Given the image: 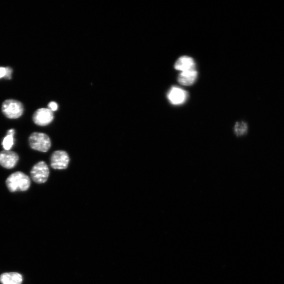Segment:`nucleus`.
Listing matches in <instances>:
<instances>
[{"label":"nucleus","instance_id":"1","mask_svg":"<svg viewBox=\"0 0 284 284\" xmlns=\"http://www.w3.org/2000/svg\"><path fill=\"white\" fill-rule=\"evenodd\" d=\"M6 185L11 192L24 191L30 188L31 181L29 176L24 173L17 172L7 178Z\"/></svg>","mask_w":284,"mask_h":284},{"label":"nucleus","instance_id":"2","mask_svg":"<svg viewBox=\"0 0 284 284\" xmlns=\"http://www.w3.org/2000/svg\"><path fill=\"white\" fill-rule=\"evenodd\" d=\"M29 141L31 148L42 152H48L51 147L49 136L43 133H33L30 135Z\"/></svg>","mask_w":284,"mask_h":284},{"label":"nucleus","instance_id":"3","mask_svg":"<svg viewBox=\"0 0 284 284\" xmlns=\"http://www.w3.org/2000/svg\"><path fill=\"white\" fill-rule=\"evenodd\" d=\"M2 111L4 116L9 119H14L20 118L24 109L22 103L15 99H7L2 106Z\"/></svg>","mask_w":284,"mask_h":284},{"label":"nucleus","instance_id":"4","mask_svg":"<svg viewBox=\"0 0 284 284\" xmlns=\"http://www.w3.org/2000/svg\"><path fill=\"white\" fill-rule=\"evenodd\" d=\"M49 174V167L43 161H40L36 163L31 171V176L32 180L38 184H42L47 182Z\"/></svg>","mask_w":284,"mask_h":284},{"label":"nucleus","instance_id":"5","mask_svg":"<svg viewBox=\"0 0 284 284\" xmlns=\"http://www.w3.org/2000/svg\"><path fill=\"white\" fill-rule=\"evenodd\" d=\"M70 158L67 153L63 151L54 152L51 158V166L56 170H63L67 167Z\"/></svg>","mask_w":284,"mask_h":284},{"label":"nucleus","instance_id":"6","mask_svg":"<svg viewBox=\"0 0 284 284\" xmlns=\"http://www.w3.org/2000/svg\"><path fill=\"white\" fill-rule=\"evenodd\" d=\"M54 119V115L49 109L37 110L33 114V120L37 126H44L51 124Z\"/></svg>","mask_w":284,"mask_h":284},{"label":"nucleus","instance_id":"7","mask_svg":"<svg viewBox=\"0 0 284 284\" xmlns=\"http://www.w3.org/2000/svg\"><path fill=\"white\" fill-rule=\"evenodd\" d=\"M19 157L17 153L10 151L0 152V165L7 168H14L18 162Z\"/></svg>","mask_w":284,"mask_h":284},{"label":"nucleus","instance_id":"8","mask_svg":"<svg viewBox=\"0 0 284 284\" xmlns=\"http://www.w3.org/2000/svg\"><path fill=\"white\" fill-rule=\"evenodd\" d=\"M168 100L174 105H180L185 102L188 97L187 92L183 89L173 87L167 94Z\"/></svg>","mask_w":284,"mask_h":284},{"label":"nucleus","instance_id":"9","mask_svg":"<svg viewBox=\"0 0 284 284\" xmlns=\"http://www.w3.org/2000/svg\"><path fill=\"white\" fill-rule=\"evenodd\" d=\"M174 67L176 70L184 72L194 70L195 64L192 58L188 56H183L176 61Z\"/></svg>","mask_w":284,"mask_h":284},{"label":"nucleus","instance_id":"10","mask_svg":"<svg viewBox=\"0 0 284 284\" xmlns=\"http://www.w3.org/2000/svg\"><path fill=\"white\" fill-rule=\"evenodd\" d=\"M197 78V72L194 69L187 71L182 72L178 77L179 82L183 86H189L193 84Z\"/></svg>","mask_w":284,"mask_h":284},{"label":"nucleus","instance_id":"11","mask_svg":"<svg viewBox=\"0 0 284 284\" xmlns=\"http://www.w3.org/2000/svg\"><path fill=\"white\" fill-rule=\"evenodd\" d=\"M22 276L17 273H7L0 276V282L2 284H21Z\"/></svg>","mask_w":284,"mask_h":284},{"label":"nucleus","instance_id":"12","mask_svg":"<svg viewBox=\"0 0 284 284\" xmlns=\"http://www.w3.org/2000/svg\"><path fill=\"white\" fill-rule=\"evenodd\" d=\"M15 134V130L14 129L8 130L7 134L4 137L2 145L5 151H10L12 148L14 144V135Z\"/></svg>","mask_w":284,"mask_h":284},{"label":"nucleus","instance_id":"13","mask_svg":"<svg viewBox=\"0 0 284 284\" xmlns=\"http://www.w3.org/2000/svg\"><path fill=\"white\" fill-rule=\"evenodd\" d=\"M248 127L245 122H237L235 126V132L237 135H242L247 132Z\"/></svg>","mask_w":284,"mask_h":284},{"label":"nucleus","instance_id":"14","mask_svg":"<svg viewBox=\"0 0 284 284\" xmlns=\"http://www.w3.org/2000/svg\"><path fill=\"white\" fill-rule=\"evenodd\" d=\"M49 109H50L52 112L56 111L58 109V105L55 102H50L49 105Z\"/></svg>","mask_w":284,"mask_h":284},{"label":"nucleus","instance_id":"15","mask_svg":"<svg viewBox=\"0 0 284 284\" xmlns=\"http://www.w3.org/2000/svg\"><path fill=\"white\" fill-rule=\"evenodd\" d=\"M12 72V70L10 67H6V74L5 78L7 79H10L11 77V74Z\"/></svg>","mask_w":284,"mask_h":284},{"label":"nucleus","instance_id":"16","mask_svg":"<svg viewBox=\"0 0 284 284\" xmlns=\"http://www.w3.org/2000/svg\"><path fill=\"white\" fill-rule=\"evenodd\" d=\"M6 74V68L0 67V79L5 77Z\"/></svg>","mask_w":284,"mask_h":284}]
</instances>
